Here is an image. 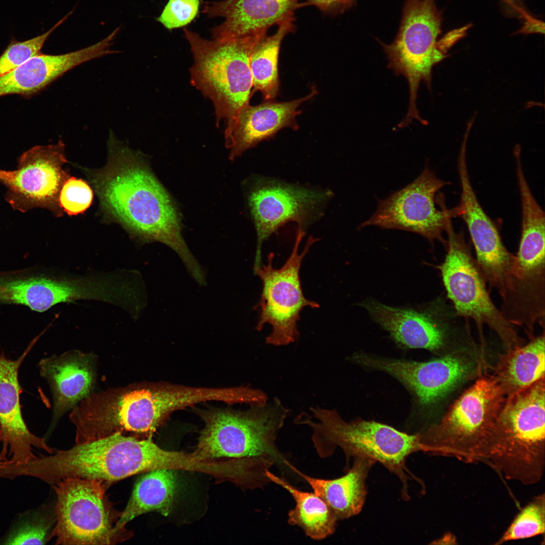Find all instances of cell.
I'll list each match as a JSON object with an SVG mask.
<instances>
[{"instance_id": "6da1fadb", "label": "cell", "mask_w": 545, "mask_h": 545, "mask_svg": "<svg viewBox=\"0 0 545 545\" xmlns=\"http://www.w3.org/2000/svg\"><path fill=\"white\" fill-rule=\"evenodd\" d=\"M83 170L107 217L142 242L158 241L172 248L189 272L199 269L182 237L181 219L174 203L141 154L112 135L105 166Z\"/></svg>"}, {"instance_id": "7a4b0ae2", "label": "cell", "mask_w": 545, "mask_h": 545, "mask_svg": "<svg viewBox=\"0 0 545 545\" xmlns=\"http://www.w3.org/2000/svg\"><path fill=\"white\" fill-rule=\"evenodd\" d=\"M50 454L8 464L4 475L11 480L23 476L35 477L51 485L68 478L95 479L108 484L141 472L183 469L187 460L184 453L159 447L151 435L139 439L121 432Z\"/></svg>"}, {"instance_id": "3957f363", "label": "cell", "mask_w": 545, "mask_h": 545, "mask_svg": "<svg viewBox=\"0 0 545 545\" xmlns=\"http://www.w3.org/2000/svg\"><path fill=\"white\" fill-rule=\"evenodd\" d=\"M311 415L303 412L295 419L298 424L312 430V441L320 457L332 455L338 447L347 461L363 457L378 462L396 474L402 483V497L409 499L408 481L413 475L406 466L411 454L422 451L420 434H409L374 421H345L336 410L318 406L309 408Z\"/></svg>"}, {"instance_id": "277c9868", "label": "cell", "mask_w": 545, "mask_h": 545, "mask_svg": "<svg viewBox=\"0 0 545 545\" xmlns=\"http://www.w3.org/2000/svg\"><path fill=\"white\" fill-rule=\"evenodd\" d=\"M506 398L495 376L482 374L438 423L419 434L422 452L487 464L495 424Z\"/></svg>"}, {"instance_id": "5b68a950", "label": "cell", "mask_w": 545, "mask_h": 545, "mask_svg": "<svg viewBox=\"0 0 545 545\" xmlns=\"http://www.w3.org/2000/svg\"><path fill=\"white\" fill-rule=\"evenodd\" d=\"M289 413L276 397L245 411H206L202 414L205 426L192 455L199 462L221 457L263 458L272 461L284 474L296 475V468L276 443Z\"/></svg>"}, {"instance_id": "8992f818", "label": "cell", "mask_w": 545, "mask_h": 545, "mask_svg": "<svg viewBox=\"0 0 545 545\" xmlns=\"http://www.w3.org/2000/svg\"><path fill=\"white\" fill-rule=\"evenodd\" d=\"M544 417V378L507 397L495 424L487 464L509 480L524 485L540 481L545 468Z\"/></svg>"}, {"instance_id": "52a82bcc", "label": "cell", "mask_w": 545, "mask_h": 545, "mask_svg": "<svg viewBox=\"0 0 545 545\" xmlns=\"http://www.w3.org/2000/svg\"><path fill=\"white\" fill-rule=\"evenodd\" d=\"M193 53L190 82L212 102L216 125L231 124L249 104L253 79L250 56L256 43L266 34L239 39L208 40L184 30Z\"/></svg>"}, {"instance_id": "ba28073f", "label": "cell", "mask_w": 545, "mask_h": 545, "mask_svg": "<svg viewBox=\"0 0 545 545\" xmlns=\"http://www.w3.org/2000/svg\"><path fill=\"white\" fill-rule=\"evenodd\" d=\"M360 305L401 347L424 349L442 356L479 347L473 339L469 319L458 315L444 298L418 310L390 306L372 300Z\"/></svg>"}, {"instance_id": "9c48e42d", "label": "cell", "mask_w": 545, "mask_h": 545, "mask_svg": "<svg viewBox=\"0 0 545 545\" xmlns=\"http://www.w3.org/2000/svg\"><path fill=\"white\" fill-rule=\"evenodd\" d=\"M442 22L435 0H407L394 40L389 44L378 41L389 60L388 68L408 82V110L402 121L405 126L413 120L421 124L424 121L416 106L417 90L421 81L430 88L433 67L446 57L437 41Z\"/></svg>"}, {"instance_id": "30bf717a", "label": "cell", "mask_w": 545, "mask_h": 545, "mask_svg": "<svg viewBox=\"0 0 545 545\" xmlns=\"http://www.w3.org/2000/svg\"><path fill=\"white\" fill-rule=\"evenodd\" d=\"M107 484L95 479L68 478L52 485L57 495L56 524L49 539L57 544H113L130 537L120 530L117 512L105 495Z\"/></svg>"}, {"instance_id": "8fae6325", "label": "cell", "mask_w": 545, "mask_h": 545, "mask_svg": "<svg viewBox=\"0 0 545 545\" xmlns=\"http://www.w3.org/2000/svg\"><path fill=\"white\" fill-rule=\"evenodd\" d=\"M447 254L437 267L440 270L447 297L457 314L472 319L484 345L482 328L494 331L508 349L522 345L513 325L492 301L486 281L473 258L462 232H456L451 221L446 230Z\"/></svg>"}, {"instance_id": "7c38bea8", "label": "cell", "mask_w": 545, "mask_h": 545, "mask_svg": "<svg viewBox=\"0 0 545 545\" xmlns=\"http://www.w3.org/2000/svg\"><path fill=\"white\" fill-rule=\"evenodd\" d=\"M304 235V230L299 228L292 251L280 268L273 267L272 253L268 255L267 264L254 268V274L262 283L260 298L255 306L260 313L256 329L261 331L265 324L271 326L272 332L265 339L267 344L282 346L294 342L299 335L297 322L301 311L306 307H319L317 302L305 297L301 288L299 272L302 261L318 240L310 236L303 251L299 253Z\"/></svg>"}, {"instance_id": "4fadbf2b", "label": "cell", "mask_w": 545, "mask_h": 545, "mask_svg": "<svg viewBox=\"0 0 545 545\" xmlns=\"http://www.w3.org/2000/svg\"><path fill=\"white\" fill-rule=\"evenodd\" d=\"M481 349L451 353L428 361L386 358L357 353L351 360L360 365L384 371L399 380L421 406L440 402L461 384L484 373Z\"/></svg>"}, {"instance_id": "5bb4252c", "label": "cell", "mask_w": 545, "mask_h": 545, "mask_svg": "<svg viewBox=\"0 0 545 545\" xmlns=\"http://www.w3.org/2000/svg\"><path fill=\"white\" fill-rule=\"evenodd\" d=\"M449 184L426 167L406 187L384 199H378L375 212L359 228L371 226L409 231L430 242L440 241L446 248L447 240L443 233L452 219L456 217L455 208H447L443 194L439 195L437 201L435 198L437 193Z\"/></svg>"}, {"instance_id": "9a60e30c", "label": "cell", "mask_w": 545, "mask_h": 545, "mask_svg": "<svg viewBox=\"0 0 545 545\" xmlns=\"http://www.w3.org/2000/svg\"><path fill=\"white\" fill-rule=\"evenodd\" d=\"M509 289L501 311L512 325L532 336L537 323L544 328L545 311L544 227L528 221L521 225Z\"/></svg>"}, {"instance_id": "2e32d148", "label": "cell", "mask_w": 545, "mask_h": 545, "mask_svg": "<svg viewBox=\"0 0 545 545\" xmlns=\"http://www.w3.org/2000/svg\"><path fill=\"white\" fill-rule=\"evenodd\" d=\"M65 146L61 140L35 146L21 154L16 170H0V182L7 190L6 198L14 209L25 212L43 208L57 216L62 215L59 195L70 177L64 169L68 161Z\"/></svg>"}, {"instance_id": "e0dca14e", "label": "cell", "mask_w": 545, "mask_h": 545, "mask_svg": "<svg viewBox=\"0 0 545 545\" xmlns=\"http://www.w3.org/2000/svg\"><path fill=\"white\" fill-rule=\"evenodd\" d=\"M331 192L308 189L275 181L258 180L248 204L257 235L254 267L261 265L262 243L285 223H297L304 230L321 214Z\"/></svg>"}, {"instance_id": "ac0fdd59", "label": "cell", "mask_w": 545, "mask_h": 545, "mask_svg": "<svg viewBox=\"0 0 545 545\" xmlns=\"http://www.w3.org/2000/svg\"><path fill=\"white\" fill-rule=\"evenodd\" d=\"M457 167L461 187L456 217L466 224L476 252L475 259L486 283L502 298L510 285L515 255L504 246L499 232L479 203L470 182L466 151H460Z\"/></svg>"}, {"instance_id": "d6986e66", "label": "cell", "mask_w": 545, "mask_h": 545, "mask_svg": "<svg viewBox=\"0 0 545 545\" xmlns=\"http://www.w3.org/2000/svg\"><path fill=\"white\" fill-rule=\"evenodd\" d=\"M36 340L30 343L16 360L0 354V460L6 464L21 463L32 459L36 456L34 448L50 454L54 452L43 439L31 432L21 411L19 369Z\"/></svg>"}, {"instance_id": "ffe728a7", "label": "cell", "mask_w": 545, "mask_h": 545, "mask_svg": "<svg viewBox=\"0 0 545 545\" xmlns=\"http://www.w3.org/2000/svg\"><path fill=\"white\" fill-rule=\"evenodd\" d=\"M317 93L314 88L307 95L285 102L265 101L243 108L235 120L225 130L226 146L230 149V158L234 159L259 142L273 137L286 128L298 129L296 117L303 102Z\"/></svg>"}, {"instance_id": "44dd1931", "label": "cell", "mask_w": 545, "mask_h": 545, "mask_svg": "<svg viewBox=\"0 0 545 545\" xmlns=\"http://www.w3.org/2000/svg\"><path fill=\"white\" fill-rule=\"evenodd\" d=\"M96 357L73 350L41 359L40 373L52 396L51 428L68 411L93 392L96 377Z\"/></svg>"}, {"instance_id": "7402d4cb", "label": "cell", "mask_w": 545, "mask_h": 545, "mask_svg": "<svg viewBox=\"0 0 545 545\" xmlns=\"http://www.w3.org/2000/svg\"><path fill=\"white\" fill-rule=\"evenodd\" d=\"M299 0H224L205 5L208 16L225 21L213 28L215 39H239L266 34L267 29L293 17Z\"/></svg>"}, {"instance_id": "603a6c76", "label": "cell", "mask_w": 545, "mask_h": 545, "mask_svg": "<svg viewBox=\"0 0 545 545\" xmlns=\"http://www.w3.org/2000/svg\"><path fill=\"white\" fill-rule=\"evenodd\" d=\"M108 53L107 44L103 40L64 54L39 53L0 76V97L34 94L76 66Z\"/></svg>"}, {"instance_id": "cb8c5ba5", "label": "cell", "mask_w": 545, "mask_h": 545, "mask_svg": "<svg viewBox=\"0 0 545 545\" xmlns=\"http://www.w3.org/2000/svg\"><path fill=\"white\" fill-rule=\"evenodd\" d=\"M375 462L369 459L355 457L352 468L338 478L325 479L310 477L297 470L313 492L328 505L338 520L349 518L362 509L366 494V479Z\"/></svg>"}, {"instance_id": "d4e9b609", "label": "cell", "mask_w": 545, "mask_h": 545, "mask_svg": "<svg viewBox=\"0 0 545 545\" xmlns=\"http://www.w3.org/2000/svg\"><path fill=\"white\" fill-rule=\"evenodd\" d=\"M544 332L501 355L493 374L507 397L544 378Z\"/></svg>"}, {"instance_id": "484cf974", "label": "cell", "mask_w": 545, "mask_h": 545, "mask_svg": "<svg viewBox=\"0 0 545 545\" xmlns=\"http://www.w3.org/2000/svg\"><path fill=\"white\" fill-rule=\"evenodd\" d=\"M137 481L126 507L117 523L120 530L136 517L151 511L164 516L171 512L177 489L174 469H159L148 471Z\"/></svg>"}, {"instance_id": "4316f807", "label": "cell", "mask_w": 545, "mask_h": 545, "mask_svg": "<svg viewBox=\"0 0 545 545\" xmlns=\"http://www.w3.org/2000/svg\"><path fill=\"white\" fill-rule=\"evenodd\" d=\"M266 475L270 482L287 490L295 501V507L289 511L288 515L291 525L301 528L307 536L315 540L323 539L334 533L338 519L320 497L314 492L297 489L269 470H267Z\"/></svg>"}, {"instance_id": "83f0119b", "label": "cell", "mask_w": 545, "mask_h": 545, "mask_svg": "<svg viewBox=\"0 0 545 545\" xmlns=\"http://www.w3.org/2000/svg\"><path fill=\"white\" fill-rule=\"evenodd\" d=\"M294 20L292 17L278 24L276 32L261 38L251 51L249 64L253 79L252 93L259 91L263 101L273 100L279 94V51L284 37L294 29Z\"/></svg>"}, {"instance_id": "f1b7e54d", "label": "cell", "mask_w": 545, "mask_h": 545, "mask_svg": "<svg viewBox=\"0 0 545 545\" xmlns=\"http://www.w3.org/2000/svg\"><path fill=\"white\" fill-rule=\"evenodd\" d=\"M544 531L545 496L542 493L533 497L522 508L495 544L544 535Z\"/></svg>"}, {"instance_id": "f546056e", "label": "cell", "mask_w": 545, "mask_h": 545, "mask_svg": "<svg viewBox=\"0 0 545 545\" xmlns=\"http://www.w3.org/2000/svg\"><path fill=\"white\" fill-rule=\"evenodd\" d=\"M72 13L70 12L46 32L28 40H13L0 56V76L8 73L40 53L50 34Z\"/></svg>"}, {"instance_id": "4dcf8cb0", "label": "cell", "mask_w": 545, "mask_h": 545, "mask_svg": "<svg viewBox=\"0 0 545 545\" xmlns=\"http://www.w3.org/2000/svg\"><path fill=\"white\" fill-rule=\"evenodd\" d=\"M93 193L90 185L81 179L69 177L64 182L59 195V204L69 215L83 213L91 205Z\"/></svg>"}, {"instance_id": "1f68e13d", "label": "cell", "mask_w": 545, "mask_h": 545, "mask_svg": "<svg viewBox=\"0 0 545 545\" xmlns=\"http://www.w3.org/2000/svg\"><path fill=\"white\" fill-rule=\"evenodd\" d=\"M50 526L45 519L32 515L22 520L5 539V544H44L49 540Z\"/></svg>"}, {"instance_id": "d6a6232c", "label": "cell", "mask_w": 545, "mask_h": 545, "mask_svg": "<svg viewBox=\"0 0 545 545\" xmlns=\"http://www.w3.org/2000/svg\"><path fill=\"white\" fill-rule=\"evenodd\" d=\"M200 0H169L157 21L168 29L185 26L198 13Z\"/></svg>"}, {"instance_id": "836d02e7", "label": "cell", "mask_w": 545, "mask_h": 545, "mask_svg": "<svg viewBox=\"0 0 545 545\" xmlns=\"http://www.w3.org/2000/svg\"><path fill=\"white\" fill-rule=\"evenodd\" d=\"M307 4L313 5L323 12L330 14L343 13L351 7L356 0H305Z\"/></svg>"}, {"instance_id": "e575fe53", "label": "cell", "mask_w": 545, "mask_h": 545, "mask_svg": "<svg viewBox=\"0 0 545 545\" xmlns=\"http://www.w3.org/2000/svg\"><path fill=\"white\" fill-rule=\"evenodd\" d=\"M508 13L524 20L525 24H531L535 20L524 7L522 0H502Z\"/></svg>"}, {"instance_id": "d590c367", "label": "cell", "mask_w": 545, "mask_h": 545, "mask_svg": "<svg viewBox=\"0 0 545 545\" xmlns=\"http://www.w3.org/2000/svg\"><path fill=\"white\" fill-rule=\"evenodd\" d=\"M431 543L441 544H458L456 537L451 532H448L445 534L441 538L434 541V542Z\"/></svg>"}, {"instance_id": "8d00e7d4", "label": "cell", "mask_w": 545, "mask_h": 545, "mask_svg": "<svg viewBox=\"0 0 545 545\" xmlns=\"http://www.w3.org/2000/svg\"><path fill=\"white\" fill-rule=\"evenodd\" d=\"M5 464H6V463L5 462H4L0 460V467H2L3 466L5 465Z\"/></svg>"}]
</instances>
